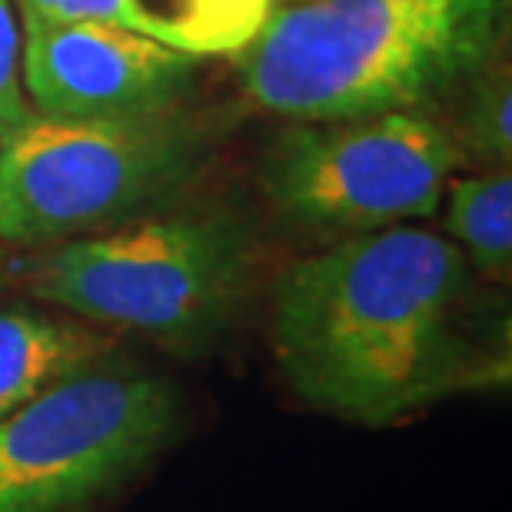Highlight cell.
<instances>
[{"label": "cell", "instance_id": "6da1fadb", "mask_svg": "<svg viewBox=\"0 0 512 512\" xmlns=\"http://www.w3.org/2000/svg\"><path fill=\"white\" fill-rule=\"evenodd\" d=\"M466 256L419 227L370 230L280 273L270 340L283 380L320 413L389 426L506 380L466 333Z\"/></svg>", "mask_w": 512, "mask_h": 512}, {"label": "cell", "instance_id": "7a4b0ae2", "mask_svg": "<svg viewBox=\"0 0 512 512\" xmlns=\"http://www.w3.org/2000/svg\"><path fill=\"white\" fill-rule=\"evenodd\" d=\"M499 0H313L270 10L243 50L260 107L360 120L449 94L489 60Z\"/></svg>", "mask_w": 512, "mask_h": 512}, {"label": "cell", "instance_id": "3957f363", "mask_svg": "<svg viewBox=\"0 0 512 512\" xmlns=\"http://www.w3.org/2000/svg\"><path fill=\"white\" fill-rule=\"evenodd\" d=\"M250 280V237L233 217H167L64 243L30 273L40 300L153 340L207 343Z\"/></svg>", "mask_w": 512, "mask_h": 512}, {"label": "cell", "instance_id": "277c9868", "mask_svg": "<svg viewBox=\"0 0 512 512\" xmlns=\"http://www.w3.org/2000/svg\"><path fill=\"white\" fill-rule=\"evenodd\" d=\"M197 163V137L170 114L50 120L30 114L0 147V240L50 243L107 227L170 197Z\"/></svg>", "mask_w": 512, "mask_h": 512}, {"label": "cell", "instance_id": "5b68a950", "mask_svg": "<svg viewBox=\"0 0 512 512\" xmlns=\"http://www.w3.org/2000/svg\"><path fill=\"white\" fill-rule=\"evenodd\" d=\"M177 433V393L84 370L0 419V512H77L143 473Z\"/></svg>", "mask_w": 512, "mask_h": 512}, {"label": "cell", "instance_id": "8992f818", "mask_svg": "<svg viewBox=\"0 0 512 512\" xmlns=\"http://www.w3.org/2000/svg\"><path fill=\"white\" fill-rule=\"evenodd\" d=\"M286 130L263 163V187L286 217L310 230L370 233L439 207L456 143L409 110L316 120Z\"/></svg>", "mask_w": 512, "mask_h": 512}, {"label": "cell", "instance_id": "52a82bcc", "mask_svg": "<svg viewBox=\"0 0 512 512\" xmlns=\"http://www.w3.org/2000/svg\"><path fill=\"white\" fill-rule=\"evenodd\" d=\"M24 80L40 117L130 120L167 114L190 87L197 57L97 20H60L20 4Z\"/></svg>", "mask_w": 512, "mask_h": 512}, {"label": "cell", "instance_id": "ba28073f", "mask_svg": "<svg viewBox=\"0 0 512 512\" xmlns=\"http://www.w3.org/2000/svg\"><path fill=\"white\" fill-rule=\"evenodd\" d=\"M107 353V340L47 313L0 310V419L50 386L90 370Z\"/></svg>", "mask_w": 512, "mask_h": 512}, {"label": "cell", "instance_id": "9c48e42d", "mask_svg": "<svg viewBox=\"0 0 512 512\" xmlns=\"http://www.w3.org/2000/svg\"><path fill=\"white\" fill-rule=\"evenodd\" d=\"M273 0H137L150 37L183 54H240L260 34Z\"/></svg>", "mask_w": 512, "mask_h": 512}, {"label": "cell", "instance_id": "30bf717a", "mask_svg": "<svg viewBox=\"0 0 512 512\" xmlns=\"http://www.w3.org/2000/svg\"><path fill=\"white\" fill-rule=\"evenodd\" d=\"M446 227L469 253L476 270L506 276L512 260V180L509 173H483L459 180L449 193Z\"/></svg>", "mask_w": 512, "mask_h": 512}, {"label": "cell", "instance_id": "8fae6325", "mask_svg": "<svg viewBox=\"0 0 512 512\" xmlns=\"http://www.w3.org/2000/svg\"><path fill=\"white\" fill-rule=\"evenodd\" d=\"M486 67V64H483ZM483 67L476 70L479 84L473 90V104H469L466 114V137L469 143L486 153L489 160L509 163V143H512V130H509V70H489L483 74Z\"/></svg>", "mask_w": 512, "mask_h": 512}, {"label": "cell", "instance_id": "7c38bea8", "mask_svg": "<svg viewBox=\"0 0 512 512\" xmlns=\"http://www.w3.org/2000/svg\"><path fill=\"white\" fill-rule=\"evenodd\" d=\"M34 114L20 84V30L10 0H0V137Z\"/></svg>", "mask_w": 512, "mask_h": 512}, {"label": "cell", "instance_id": "4fadbf2b", "mask_svg": "<svg viewBox=\"0 0 512 512\" xmlns=\"http://www.w3.org/2000/svg\"><path fill=\"white\" fill-rule=\"evenodd\" d=\"M20 4L60 20H97V24H117L150 37V24L140 14L137 0H20Z\"/></svg>", "mask_w": 512, "mask_h": 512}]
</instances>
